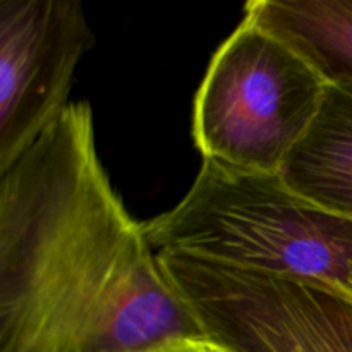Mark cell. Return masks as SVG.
Masks as SVG:
<instances>
[{
	"label": "cell",
	"instance_id": "6da1fadb",
	"mask_svg": "<svg viewBox=\"0 0 352 352\" xmlns=\"http://www.w3.org/2000/svg\"><path fill=\"white\" fill-rule=\"evenodd\" d=\"M212 342L71 103L0 174V352H179Z\"/></svg>",
	"mask_w": 352,
	"mask_h": 352
},
{
	"label": "cell",
	"instance_id": "7a4b0ae2",
	"mask_svg": "<svg viewBox=\"0 0 352 352\" xmlns=\"http://www.w3.org/2000/svg\"><path fill=\"white\" fill-rule=\"evenodd\" d=\"M143 227L157 253L189 254L352 298V219L301 196L278 174L203 160L188 195Z\"/></svg>",
	"mask_w": 352,
	"mask_h": 352
},
{
	"label": "cell",
	"instance_id": "3957f363",
	"mask_svg": "<svg viewBox=\"0 0 352 352\" xmlns=\"http://www.w3.org/2000/svg\"><path fill=\"white\" fill-rule=\"evenodd\" d=\"M329 82L280 34L244 16L196 93L192 136L203 160L280 174L308 134Z\"/></svg>",
	"mask_w": 352,
	"mask_h": 352
},
{
	"label": "cell",
	"instance_id": "277c9868",
	"mask_svg": "<svg viewBox=\"0 0 352 352\" xmlns=\"http://www.w3.org/2000/svg\"><path fill=\"white\" fill-rule=\"evenodd\" d=\"M158 261L226 352H352V298L182 253Z\"/></svg>",
	"mask_w": 352,
	"mask_h": 352
},
{
	"label": "cell",
	"instance_id": "5b68a950",
	"mask_svg": "<svg viewBox=\"0 0 352 352\" xmlns=\"http://www.w3.org/2000/svg\"><path fill=\"white\" fill-rule=\"evenodd\" d=\"M93 45L78 0H0V174L71 105L76 65Z\"/></svg>",
	"mask_w": 352,
	"mask_h": 352
},
{
	"label": "cell",
	"instance_id": "8992f818",
	"mask_svg": "<svg viewBox=\"0 0 352 352\" xmlns=\"http://www.w3.org/2000/svg\"><path fill=\"white\" fill-rule=\"evenodd\" d=\"M278 175L305 198L352 219V81L329 85L315 122Z\"/></svg>",
	"mask_w": 352,
	"mask_h": 352
},
{
	"label": "cell",
	"instance_id": "52a82bcc",
	"mask_svg": "<svg viewBox=\"0 0 352 352\" xmlns=\"http://www.w3.org/2000/svg\"><path fill=\"white\" fill-rule=\"evenodd\" d=\"M244 16L298 48L329 85L352 81V0H254Z\"/></svg>",
	"mask_w": 352,
	"mask_h": 352
},
{
	"label": "cell",
	"instance_id": "ba28073f",
	"mask_svg": "<svg viewBox=\"0 0 352 352\" xmlns=\"http://www.w3.org/2000/svg\"><path fill=\"white\" fill-rule=\"evenodd\" d=\"M179 352H226V351L220 349L215 342H205V344H199V346L188 347V349H182Z\"/></svg>",
	"mask_w": 352,
	"mask_h": 352
}]
</instances>
